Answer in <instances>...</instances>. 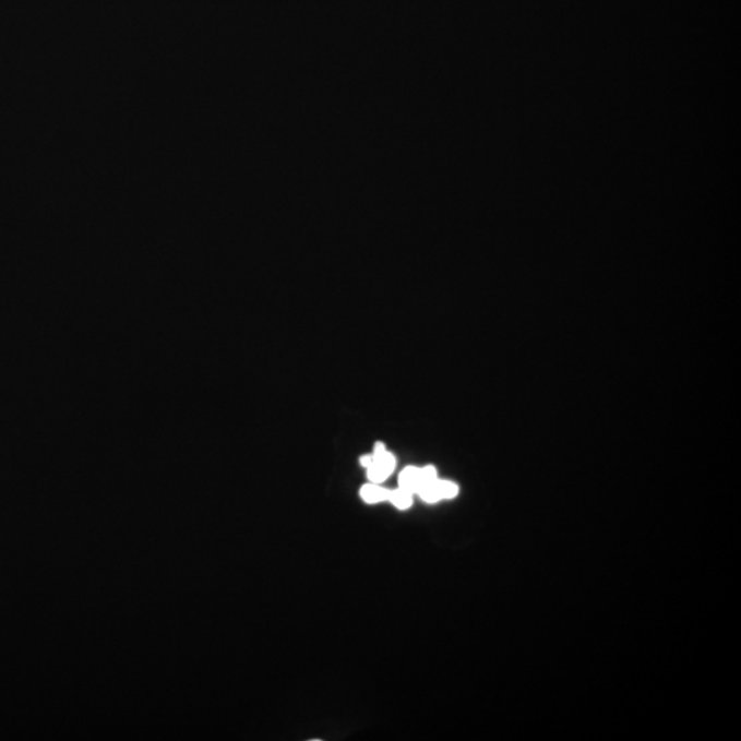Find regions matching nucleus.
<instances>
[{
  "label": "nucleus",
  "mask_w": 741,
  "mask_h": 741,
  "mask_svg": "<svg viewBox=\"0 0 741 741\" xmlns=\"http://www.w3.org/2000/svg\"><path fill=\"white\" fill-rule=\"evenodd\" d=\"M435 479L437 471L434 467H408L399 476V488L407 490L409 493H418L425 485L433 482Z\"/></svg>",
  "instance_id": "f257e3e1"
},
{
  "label": "nucleus",
  "mask_w": 741,
  "mask_h": 741,
  "mask_svg": "<svg viewBox=\"0 0 741 741\" xmlns=\"http://www.w3.org/2000/svg\"><path fill=\"white\" fill-rule=\"evenodd\" d=\"M372 461H374V456L368 455V456L361 457L360 462H361L362 466L368 468V467L371 466Z\"/></svg>",
  "instance_id": "423d86ee"
},
{
  "label": "nucleus",
  "mask_w": 741,
  "mask_h": 741,
  "mask_svg": "<svg viewBox=\"0 0 741 741\" xmlns=\"http://www.w3.org/2000/svg\"><path fill=\"white\" fill-rule=\"evenodd\" d=\"M374 461L368 467V478L374 483H381L391 476L396 466V458L387 451L382 453H374Z\"/></svg>",
  "instance_id": "f03ea898"
},
{
  "label": "nucleus",
  "mask_w": 741,
  "mask_h": 741,
  "mask_svg": "<svg viewBox=\"0 0 741 741\" xmlns=\"http://www.w3.org/2000/svg\"><path fill=\"white\" fill-rule=\"evenodd\" d=\"M361 498L368 504L381 503V501L389 500L391 490L378 487V485H366L361 489Z\"/></svg>",
  "instance_id": "20e7f679"
},
{
  "label": "nucleus",
  "mask_w": 741,
  "mask_h": 741,
  "mask_svg": "<svg viewBox=\"0 0 741 741\" xmlns=\"http://www.w3.org/2000/svg\"><path fill=\"white\" fill-rule=\"evenodd\" d=\"M418 493L428 503H437L440 500L456 498L458 488L455 483L435 479V481L425 485Z\"/></svg>",
  "instance_id": "7ed1b4c3"
},
{
  "label": "nucleus",
  "mask_w": 741,
  "mask_h": 741,
  "mask_svg": "<svg viewBox=\"0 0 741 741\" xmlns=\"http://www.w3.org/2000/svg\"><path fill=\"white\" fill-rule=\"evenodd\" d=\"M389 500H391L392 503L397 506V509L407 510L409 509L410 504H413V493H409L407 490L402 488L398 490H393V492L391 490Z\"/></svg>",
  "instance_id": "39448f33"
}]
</instances>
